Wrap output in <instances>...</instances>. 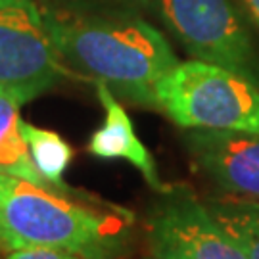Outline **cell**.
Listing matches in <instances>:
<instances>
[{
    "label": "cell",
    "instance_id": "obj_1",
    "mask_svg": "<svg viewBox=\"0 0 259 259\" xmlns=\"http://www.w3.org/2000/svg\"><path fill=\"white\" fill-rule=\"evenodd\" d=\"M133 238L135 217L123 207L0 175V251L54 248L81 259H123Z\"/></svg>",
    "mask_w": 259,
    "mask_h": 259
},
{
    "label": "cell",
    "instance_id": "obj_2",
    "mask_svg": "<svg viewBox=\"0 0 259 259\" xmlns=\"http://www.w3.org/2000/svg\"><path fill=\"white\" fill-rule=\"evenodd\" d=\"M42 14L56 50L71 71L100 81L123 100L156 108L157 83L179 64L161 31L142 16Z\"/></svg>",
    "mask_w": 259,
    "mask_h": 259
},
{
    "label": "cell",
    "instance_id": "obj_3",
    "mask_svg": "<svg viewBox=\"0 0 259 259\" xmlns=\"http://www.w3.org/2000/svg\"><path fill=\"white\" fill-rule=\"evenodd\" d=\"M156 108L186 131L259 135V84L200 60L179 62L157 83Z\"/></svg>",
    "mask_w": 259,
    "mask_h": 259
},
{
    "label": "cell",
    "instance_id": "obj_4",
    "mask_svg": "<svg viewBox=\"0 0 259 259\" xmlns=\"http://www.w3.org/2000/svg\"><path fill=\"white\" fill-rule=\"evenodd\" d=\"M69 75L37 2L0 0V93L23 106Z\"/></svg>",
    "mask_w": 259,
    "mask_h": 259
},
{
    "label": "cell",
    "instance_id": "obj_5",
    "mask_svg": "<svg viewBox=\"0 0 259 259\" xmlns=\"http://www.w3.org/2000/svg\"><path fill=\"white\" fill-rule=\"evenodd\" d=\"M154 8L196 60L221 65L259 84V58L231 0H156Z\"/></svg>",
    "mask_w": 259,
    "mask_h": 259
},
{
    "label": "cell",
    "instance_id": "obj_6",
    "mask_svg": "<svg viewBox=\"0 0 259 259\" xmlns=\"http://www.w3.org/2000/svg\"><path fill=\"white\" fill-rule=\"evenodd\" d=\"M159 194L146 217L152 259H246L188 186L167 185Z\"/></svg>",
    "mask_w": 259,
    "mask_h": 259
},
{
    "label": "cell",
    "instance_id": "obj_7",
    "mask_svg": "<svg viewBox=\"0 0 259 259\" xmlns=\"http://www.w3.org/2000/svg\"><path fill=\"white\" fill-rule=\"evenodd\" d=\"M190 163L223 192L259 200V135L236 131L188 129Z\"/></svg>",
    "mask_w": 259,
    "mask_h": 259
},
{
    "label": "cell",
    "instance_id": "obj_8",
    "mask_svg": "<svg viewBox=\"0 0 259 259\" xmlns=\"http://www.w3.org/2000/svg\"><path fill=\"white\" fill-rule=\"evenodd\" d=\"M96 83V94L104 108V123L93 133L89 140V154L100 159H123L144 177L150 188L156 192H163L167 185L161 181L157 165L150 150L139 139L133 121L121 106L117 96L100 81Z\"/></svg>",
    "mask_w": 259,
    "mask_h": 259
},
{
    "label": "cell",
    "instance_id": "obj_9",
    "mask_svg": "<svg viewBox=\"0 0 259 259\" xmlns=\"http://www.w3.org/2000/svg\"><path fill=\"white\" fill-rule=\"evenodd\" d=\"M19 108L21 104L14 96L0 93V175L16 177L47 190H58L31 161L27 144L21 135Z\"/></svg>",
    "mask_w": 259,
    "mask_h": 259
},
{
    "label": "cell",
    "instance_id": "obj_10",
    "mask_svg": "<svg viewBox=\"0 0 259 259\" xmlns=\"http://www.w3.org/2000/svg\"><path fill=\"white\" fill-rule=\"evenodd\" d=\"M204 202L246 259H259V200L227 194Z\"/></svg>",
    "mask_w": 259,
    "mask_h": 259
},
{
    "label": "cell",
    "instance_id": "obj_11",
    "mask_svg": "<svg viewBox=\"0 0 259 259\" xmlns=\"http://www.w3.org/2000/svg\"><path fill=\"white\" fill-rule=\"evenodd\" d=\"M21 135L38 173L60 192L71 194L73 190L64 183V173L71 163L73 148L54 131L40 129L25 121H21Z\"/></svg>",
    "mask_w": 259,
    "mask_h": 259
},
{
    "label": "cell",
    "instance_id": "obj_12",
    "mask_svg": "<svg viewBox=\"0 0 259 259\" xmlns=\"http://www.w3.org/2000/svg\"><path fill=\"white\" fill-rule=\"evenodd\" d=\"M45 12L65 16H140L156 0H40Z\"/></svg>",
    "mask_w": 259,
    "mask_h": 259
},
{
    "label": "cell",
    "instance_id": "obj_13",
    "mask_svg": "<svg viewBox=\"0 0 259 259\" xmlns=\"http://www.w3.org/2000/svg\"><path fill=\"white\" fill-rule=\"evenodd\" d=\"M6 259H81L75 253L54 248H23V250L10 251Z\"/></svg>",
    "mask_w": 259,
    "mask_h": 259
},
{
    "label": "cell",
    "instance_id": "obj_14",
    "mask_svg": "<svg viewBox=\"0 0 259 259\" xmlns=\"http://www.w3.org/2000/svg\"><path fill=\"white\" fill-rule=\"evenodd\" d=\"M242 2H244V6L250 12L251 19L257 23V27H259V0H242Z\"/></svg>",
    "mask_w": 259,
    "mask_h": 259
}]
</instances>
